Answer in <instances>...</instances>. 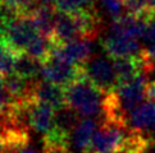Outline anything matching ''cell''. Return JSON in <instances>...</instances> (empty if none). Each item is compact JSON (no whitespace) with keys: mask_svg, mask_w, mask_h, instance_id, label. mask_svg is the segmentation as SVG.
I'll return each instance as SVG.
<instances>
[{"mask_svg":"<svg viewBox=\"0 0 155 153\" xmlns=\"http://www.w3.org/2000/svg\"><path fill=\"white\" fill-rule=\"evenodd\" d=\"M67 106L81 117H95L103 112L105 93L90 80L85 70L78 78L65 87Z\"/></svg>","mask_w":155,"mask_h":153,"instance_id":"6da1fadb","label":"cell"},{"mask_svg":"<svg viewBox=\"0 0 155 153\" xmlns=\"http://www.w3.org/2000/svg\"><path fill=\"white\" fill-rule=\"evenodd\" d=\"M2 40L17 52H25L26 47L36 35H38L31 15H19L7 22H0Z\"/></svg>","mask_w":155,"mask_h":153,"instance_id":"7a4b0ae2","label":"cell"},{"mask_svg":"<svg viewBox=\"0 0 155 153\" xmlns=\"http://www.w3.org/2000/svg\"><path fill=\"white\" fill-rule=\"evenodd\" d=\"M128 126L101 121L86 153H120Z\"/></svg>","mask_w":155,"mask_h":153,"instance_id":"3957f363","label":"cell"},{"mask_svg":"<svg viewBox=\"0 0 155 153\" xmlns=\"http://www.w3.org/2000/svg\"><path fill=\"white\" fill-rule=\"evenodd\" d=\"M85 74L90 80L104 93L110 92L118 87V79L115 74L114 64L109 59L103 56L90 58L84 65Z\"/></svg>","mask_w":155,"mask_h":153,"instance_id":"277c9868","label":"cell"},{"mask_svg":"<svg viewBox=\"0 0 155 153\" xmlns=\"http://www.w3.org/2000/svg\"><path fill=\"white\" fill-rule=\"evenodd\" d=\"M82 73H84V67L81 65H74L58 58L50 56L49 60L42 63V70L40 75L44 80L53 82L65 88Z\"/></svg>","mask_w":155,"mask_h":153,"instance_id":"5b68a950","label":"cell"},{"mask_svg":"<svg viewBox=\"0 0 155 153\" xmlns=\"http://www.w3.org/2000/svg\"><path fill=\"white\" fill-rule=\"evenodd\" d=\"M77 38H82L80 24L74 14L55 10L53 41L55 45H64Z\"/></svg>","mask_w":155,"mask_h":153,"instance_id":"8992f818","label":"cell"},{"mask_svg":"<svg viewBox=\"0 0 155 153\" xmlns=\"http://www.w3.org/2000/svg\"><path fill=\"white\" fill-rule=\"evenodd\" d=\"M57 110L44 102L35 100L28 108V120L31 128L44 135L55 128Z\"/></svg>","mask_w":155,"mask_h":153,"instance_id":"52a82bcc","label":"cell"},{"mask_svg":"<svg viewBox=\"0 0 155 153\" xmlns=\"http://www.w3.org/2000/svg\"><path fill=\"white\" fill-rule=\"evenodd\" d=\"M103 47L110 59L137 56L141 54L140 43L136 38H130L119 35L109 33L103 41Z\"/></svg>","mask_w":155,"mask_h":153,"instance_id":"ba28073f","label":"cell"},{"mask_svg":"<svg viewBox=\"0 0 155 153\" xmlns=\"http://www.w3.org/2000/svg\"><path fill=\"white\" fill-rule=\"evenodd\" d=\"M34 96L37 101L54 107L57 111L67 106L65 88L59 84L53 83V82H48L44 79L36 80Z\"/></svg>","mask_w":155,"mask_h":153,"instance_id":"9c48e42d","label":"cell"},{"mask_svg":"<svg viewBox=\"0 0 155 153\" xmlns=\"http://www.w3.org/2000/svg\"><path fill=\"white\" fill-rule=\"evenodd\" d=\"M147 26V20L134 17L131 14L120 15L113 19L110 24V33L119 35L130 38H142Z\"/></svg>","mask_w":155,"mask_h":153,"instance_id":"30bf717a","label":"cell"},{"mask_svg":"<svg viewBox=\"0 0 155 153\" xmlns=\"http://www.w3.org/2000/svg\"><path fill=\"white\" fill-rule=\"evenodd\" d=\"M131 128L150 133L155 130V102H142L128 116Z\"/></svg>","mask_w":155,"mask_h":153,"instance_id":"8fae6325","label":"cell"},{"mask_svg":"<svg viewBox=\"0 0 155 153\" xmlns=\"http://www.w3.org/2000/svg\"><path fill=\"white\" fill-rule=\"evenodd\" d=\"M118 86L134 80L142 73V59L140 55L113 59Z\"/></svg>","mask_w":155,"mask_h":153,"instance_id":"7c38bea8","label":"cell"},{"mask_svg":"<svg viewBox=\"0 0 155 153\" xmlns=\"http://www.w3.org/2000/svg\"><path fill=\"white\" fill-rule=\"evenodd\" d=\"M97 125L96 121L91 117H84L77 123L76 128L73 130L72 135V143L78 151L86 153V151L90 147L92 138L95 133L97 132Z\"/></svg>","mask_w":155,"mask_h":153,"instance_id":"4fadbf2b","label":"cell"},{"mask_svg":"<svg viewBox=\"0 0 155 153\" xmlns=\"http://www.w3.org/2000/svg\"><path fill=\"white\" fill-rule=\"evenodd\" d=\"M153 145V138L149 133L128 128L120 153H147Z\"/></svg>","mask_w":155,"mask_h":153,"instance_id":"5bb4252c","label":"cell"},{"mask_svg":"<svg viewBox=\"0 0 155 153\" xmlns=\"http://www.w3.org/2000/svg\"><path fill=\"white\" fill-rule=\"evenodd\" d=\"M41 153H69V134L55 125L50 133L44 135Z\"/></svg>","mask_w":155,"mask_h":153,"instance_id":"9a60e30c","label":"cell"},{"mask_svg":"<svg viewBox=\"0 0 155 153\" xmlns=\"http://www.w3.org/2000/svg\"><path fill=\"white\" fill-rule=\"evenodd\" d=\"M32 20H34L35 26L40 33L50 37L53 40V33H54V20H55V12L54 8L45 7V5H40L32 10L30 14Z\"/></svg>","mask_w":155,"mask_h":153,"instance_id":"2e32d148","label":"cell"},{"mask_svg":"<svg viewBox=\"0 0 155 153\" xmlns=\"http://www.w3.org/2000/svg\"><path fill=\"white\" fill-rule=\"evenodd\" d=\"M42 61L32 58L26 52H21L15 61V73L28 79H36L37 75L41 74Z\"/></svg>","mask_w":155,"mask_h":153,"instance_id":"e0dca14e","label":"cell"},{"mask_svg":"<svg viewBox=\"0 0 155 153\" xmlns=\"http://www.w3.org/2000/svg\"><path fill=\"white\" fill-rule=\"evenodd\" d=\"M18 54L10 47L7 42L0 41V75L8 76L15 73V61Z\"/></svg>","mask_w":155,"mask_h":153,"instance_id":"ac0fdd59","label":"cell"},{"mask_svg":"<svg viewBox=\"0 0 155 153\" xmlns=\"http://www.w3.org/2000/svg\"><path fill=\"white\" fill-rule=\"evenodd\" d=\"M122 3H123L128 14L134 15V17L142 18L145 20H149L155 17L150 10L147 0H122Z\"/></svg>","mask_w":155,"mask_h":153,"instance_id":"d6986e66","label":"cell"},{"mask_svg":"<svg viewBox=\"0 0 155 153\" xmlns=\"http://www.w3.org/2000/svg\"><path fill=\"white\" fill-rule=\"evenodd\" d=\"M55 9L62 10V12H65V13H72V14L84 12V8H82L80 0H57Z\"/></svg>","mask_w":155,"mask_h":153,"instance_id":"ffe728a7","label":"cell"},{"mask_svg":"<svg viewBox=\"0 0 155 153\" xmlns=\"http://www.w3.org/2000/svg\"><path fill=\"white\" fill-rule=\"evenodd\" d=\"M107 13L112 17L113 19L118 18L122 15V9H123V3L122 0H101Z\"/></svg>","mask_w":155,"mask_h":153,"instance_id":"44dd1931","label":"cell"},{"mask_svg":"<svg viewBox=\"0 0 155 153\" xmlns=\"http://www.w3.org/2000/svg\"><path fill=\"white\" fill-rule=\"evenodd\" d=\"M146 98L149 101L155 102V80L149 82L146 86Z\"/></svg>","mask_w":155,"mask_h":153,"instance_id":"7402d4cb","label":"cell"},{"mask_svg":"<svg viewBox=\"0 0 155 153\" xmlns=\"http://www.w3.org/2000/svg\"><path fill=\"white\" fill-rule=\"evenodd\" d=\"M84 10H96L95 9V0H80Z\"/></svg>","mask_w":155,"mask_h":153,"instance_id":"603a6c76","label":"cell"},{"mask_svg":"<svg viewBox=\"0 0 155 153\" xmlns=\"http://www.w3.org/2000/svg\"><path fill=\"white\" fill-rule=\"evenodd\" d=\"M12 153H38V152L34 148V147H31V145L28 144V145L22 147V148L17 149V151H14V152H12Z\"/></svg>","mask_w":155,"mask_h":153,"instance_id":"cb8c5ba5","label":"cell"},{"mask_svg":"<svg viewBox=\"0 0 155 153\" xmlns=\"http://www.w3.org/2000/svg\"><path fill=\"white\" fill-rule=\"evenodd\" d=\"M37 3L40 4V5H45V7L55 8V4H57V0H37Z\"/></svg>","mask_w":155,"mask_h":153,"instance_id":"d4e9b609","label":"cell"},{"mask_svg":"<svg viewBox=\"0 0 155 153\" xmlns=\"http://www.w3.org/2000/svg\"><path fill=\"white\" fill-rule=\"evenodd\" d=\"M147 3H149V7H150V10L155 15V0H147Z\"/></svg>","mask_w":155,"mask_h":153,"instance_id":"484cf974","label":"cell"},{"mask_svg":"<svg viewBox=\"0 0 155 153\" xmlns=\"http://www.w3.org/2000/svg\"><path fill=\"white\" fill-rule=\"evenodd\" d=\"M0 153H5V147H4V143L2 139H0Z\"/></svg>","mask_w":155,"mask_h":153,"instance_id":"4316f807","label":"cell"},{"mask_svg":"<svg viewBox=\"0 0 155 153\" xmlns=\"http://www.w3.org/2000/svg\"><path fill=\"white\" fill-rule=\"evenodd\" d=\"M0 41H2V33H0Z\"/></svg>","mask_w":155,"mask_h":153,"instance_id":"83f0119b","label":"cell"}]
</instances>
